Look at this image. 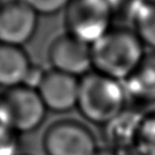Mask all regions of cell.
<instances>
[{"mask_svg": "<svg viewBox=\"0 0 155 155\" xmlns=\"http://www.w3.org/2000/svg\"><path fill=\"white\" fill-rule=\"evenodd\" d=\"M93 70L124 82L140 64L144 44L129 28H111L107 34L91 45Z\"/></svg>", "mask_w": 155, "mask_h": 155, "instance_id": "cell-1", "label": "cell"}, {"mask_svg": "<svg viewBox=\"0 0 155 155\" xmlns=\"http://www.w3.org/2000/svg\"><path fill=\"white\" fill-rule=\"evenodd\" d=\"M127 96L122 82L91 70L79 78L76 109L84 119L103 127L125 110Z\"/></svg>", "mask_w": 155, "mask_h": 155, "instance_id": "cell-2", "label": "cell"}, {"mask_svg": "<svg viewBox=\"0 0 155 155\" xmlns=\"http://www.w3.org/2000/svg\"><path fill=\"white\" fill-rule=\"evenodd\" d=\"M114 12L108 0H70L64 10L66 32L88 44L111 30Z\"/></svg>", "mask_w": 155, "mask_h": 155, "instance_id": "cell-3", "label": "cell"}, {"mask_svg": "<svg viewBox=\"0 0 155 155\" xmlns=\"http://www.w3.org/2000/svg\"><path fill=\"white\" fill-rule=\"evenodd\" d=\"M42 147L45 155H94L99 150L92 130L74 119H59L48 126Z\"/></svg>", "mask_w": 155, "mask_h": 155, "instance_id": "cell-4", "label": "cell"}, {"mask_svg": "<svg viewBox=\"0 0 155 155\" xmlns=\"http://www.w3.org/2000/svg\"><path fill=\"white\" fill-rule=\"evenodd\" d=\"M9 125L19 135L38 130L47 118L48 109L36 88L21 85L2 91Z\"/></svg>", "mask_w": 155, "mask_h": 155, "instance_id": "cell-5", "label": "cell"}, {"mask_svg": "<svg viewBox=\"0 0 155 155\" xmlns=\"http://www.w3.org/2000/svg\"><path fill=\"white\" fill-rule=\"evenodd\" d=\"M40 15L25 0L0 2V42L24 48L34 38Z\"/></svg>", "mask_w": 155, "mask_h": 155, "instance_id": "cell-6", "label": "cell"}, {"mask_svg": "<svg viewBox=\"0 0 155 155\" xmlns=\"http://www.w3.org/2000/svg\"><path fill=\"white\" fill-rule=\"evenodd\" d=\"M47 56L52 69L75 77L81 78L93 70L91 44L67 32L52 40Z\"/></svg>", "mask_w": 155, "mask_h": 155, "instance_id": "cell-7", "label": "cell"}, {"mask_svg": "<svg viewBox=\"0 0 155 155\" xmlns=\"http://www.w3.org/2000/svg\"><path fill=\"white\" fill-rule=\"evenodd\" d=\"M36 91L48 111L66 113L77 107L79 78L56 69H45Z\"/></svg>", "mask_w": 155, "mask_h": 155, "instance_id": "cell-8", "label": "cell"}, {"mask_svg": "<svg viewBox=\"0 0 155 155\" xmlns=\"http://www.w3.org/2000/svg\"><path fill=\"white\" fill-rule=\"evenodd\" d=\"M33 65L24 48L0 42V88L25 85Z\"/></svg>", "mask_w": 155, "mask_h": 155, "instance_id": "cell-9", "label": "cell"}, {"mask_svg": "<svg viewBox=\"0 0 155 155\" xmlns=\"http://www.w3.org/2000/svg\"><path fill=\"white\" fill-rule=\"evenodd\" d=\"M144 114L135 109L126 108L119 116L103 126L107 148L120 154L134 148L138 127Z\"/></svg>", "mask_w": 155, "mask_h": 155, "instance_id": "cell-10", "label": "cell"}, {"mask_svg": "<svg viewBox=\"0 0 155 155\" xmlns=\"http://www.w3.org/2000/svg\"><path fill=\"white\" fill-rule=\"evenodd\" d=\"M122 84L130 97L145 103L155 102V51L146 53Z\"/></svg>", "mask_w": 155, "mask_h": 155, "instance_id": "cell-11", "label": "cell"}, {"mask_svg": "<svg viewBox=\"0 0 155 155\" xmlns=\"http://www.w3.org/2000/svg\"><path fill=\"white\" fill-rule=\"evenodd\" d=\"M134 31L144 45L155 51V5L138 0L130 13Z\"/></svg>", "mask_w": 155, "mask_h": 155, "instance_id": "cell-12", "label": "cell"}, {"mask_svg": "<svg viewBox=\"0 0 155 155\" xmlns=\"http://www.w3.org/2000/svg\"><path fill=\"white\" fill-rule=\"evenodd\" d=\"M134 150L138 155H155V112L144 114L138 127Z\"/></svg>", "mask_w": 155, "mask_h": 155, "instance_id": "cell-13", "label": "cell"}, {"mask_svg": "<svg viewBox=\"0 0 155 155\" xmlns=\"http://www.w3.org/2000/svg\"><path fill=\"white\" fill-rule=\"evenodd\" d=\"M21 136L12 127L0 129V155H21Z\"/></svg>", "mask_w": 155, "mask_h": 155, "instance_id": "cell-14", "label": "cell"}, {"mask_svg": "<svg viewBox=\"0 0 155 155\" xmlns=\"http://www.w3.org/2000/svg\"><path fill=\"white\" fill-rule=\"evenodd\" d=\"M40 16H52L65 10L70 0H25Z\"/></svg>", "mask_w": 155, "mask_h": 155, "instance_id": "cell-15", "label": "cell"}, {"mask_svg": "<svg viewBox=\"0 0 155 155\" xmlns=\"http://www.w3.org/2000/svg\"><path fill=\"white\" fill-rule=\"evenodd\" d=\"M5 127H10V125H9L8 113H7L6 104L4 101L2 92H0V129L5 128Z\"/></svg>", "mask_w": 155, "mask_h": 155, "instance_id": "cell-16", "label": "cell"}, {"mask_svg": "<svg viewBox=\"0 0 155 155\" xmlns=\"http://www.w3.org/2000/svg\"><path fill=\"white\" fill-rule=\"evenodd\" d=\"M94 155H122V154L118 153V152L112 151V150H109L107 147H104V148H99V150L94 153Z\"/></svg>", "mask_w": 155, "mask_h": 155, "instance_id": "cell-17", "label": "cell"}, {"mask_svg": "<svg viewBox=\"0 0 155 155\" xmlns=\"http://www.w3.org/2000/svg\"><path fill=\"white\" fill-rule=\"evenodd\" d=\"M143 2L145 4H150V5H155V0H142Z\"/></svg>", "mask_w": 155, "mask_h": 155, "instance_id": "cell-18", "label": "cell"}, {"mask_svg": "<svg viewBox=\"0 0 155 155\" xmlns=\"http://www.w3.org/2000/svg\"><path fill=\"white\" fill-rule=\"evenodd\" d=\"M21 155H25V154H21Z\"/></svg>", "mask_w": 155, "mask_h": 155, "instance_id": "cell-19", "label": "cell"}, {"mask_svg": "<svg viewBox=\"0 0 155 155\" xmlns=\"http://www.w3.org/2000/svg\"><path fill=\"white\" fill-rule=\"evenodd\" d=\"M0 2H1V1H0Z\"/></svg>", "mask_w": 155, "mask_h": 155, "instance_id": "cell-20", "label": "cell"}, {"mask_svg": "<svg viewBox=\"0 0 155 155\" xmlns=\"http://www.w3.org/2000/svg\"><path fill=\"white\" fill-rule=\"evenodd\" d=\"M0 1H1V0H0Z\"/></svg>", "mask_w": 155, "mask_h": 155, "instance_id": "cell-21", "label": "cell"}]
</instances>
